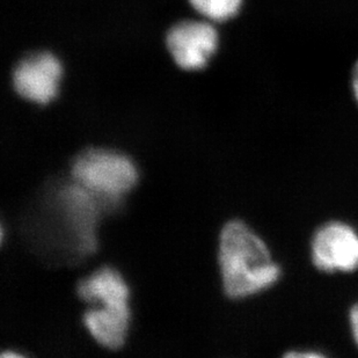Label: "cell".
Here are the masks:
<instances>
[{"label":"cell","instance_id":"1","mask_svg":"<svg viewBox=\"0 0 358 358\" xmlns=\"http://www.w3.org/2000/svg\"><path fill=\"white\" fill-rule=\"evenodd\" d=\"M220 264L224 290L243 298L271 287L280 278L278 264L264 240L241 222H230L220 234Z\"/></svg>","mask_w":358,"mask_h":358},{"label":"cell","instance_id":"2","mask_svg":"<svg viewBox=\"0 0 358 358\" xmlns=\"http://www.w3.org/2000/svg\"><path fill=\"white\" fill-rule=\"evenodd\" d=\"M72 176L84 189L116 197L137 182V171L127 157L106 150H88L72 166Z\"/></svg>","mask_w":358,"mask_h":358},{"label":"cell","instance_id":"3","mask_svg":"<svg viewBox=\"0 0 358 358\" xmlns=\"http://www.w3.org/2000/svg\"><path fill=\"white\" fill-rule=\"evenodd\" d=\"M166 45L176 64L186 71L206 68L218 47V33L202 21H182L169 29Z\"/></svg>","mask_w":358,"mask_h":358},{"label":"cell","instance_id":"4","mask_svg":"<svg viewBox=\"0 0 358 358\" xmlns=\"http://www.w3.org/2000/svg\"><path fill=\"white\" fill-rule=\"evenodd\" d=\"M63 66L55 55L43 51L24 58L14 69V90L21 98L47 105L52 101L61 84Z\"/></svg>","mask_w":358,"mask_h":358},{"label":"cell","instance_id":"5","mask_svg":"<svg viewBox=\"0 0 358 358\" xmlns=\"http://www.w3.org/2000/svg\"><path fill=\"white\" fill-rule=\"evenodd\" d=\"M312 260L322 271H354L358 268V234L352 227L331 222L320 227L312 241Z\"/></svg>","mask_w":358,"mask_h":358},{"label":"cell","instance_id":"6","mask_svg":"<svg viewBox=\"0 0 358 358\" xmlns=\"http://www.w3.org/2000/svg\"><path fill=\"white\" fill-rule=\"evenodd\" d=\"M101 305L103 308L91 310L84 315L85 326L100 345L110 349L119 348L128 331V304Z\"/></svg>","mask_w":358,"mask_h":358},{"label":"cell","instance_id":"7","mask_svg":"<svg viewBox=\"0 0 358 358\" xmlns=\"http://www.w3.org/2000/svg\"><path fill=\"white\" fill-rule=\"evenodd\" d=\"M79 297L93 304H128L129 290L115 271L103 268L80 282Z\"/></svg>","mask_w":358,"mask_h":358},{"label":"cell","instance_id":"8","mask_svg":"<svg viewBox=\"0 0 358 358\" xmlns=\"http://www.w3.org/2000/svg\"><path fill=\"white\" fill-rule=\"evenodd\" d=\"M194 10L210 20H230L239 13L243 0H189Z\"/></svg>","mask_w":358,"mask_h":358},{"label":"cell","instance_id":"9","mask_svg":"<svg viewBox=\"0 0 358 358\" xmlns=\"http://www.w3.org/2000/svg\"><path fill=\"white\" fill-rule=\"evenodd\" d=\"M350 324H352V335L358 347V304H356L350 311Z\"/></svg>","mask_w":358,"mask_h":358},{"label":"cell","instance_id":"10","mask_svg":"<svg viewBox=\"0 0 358 358\" xmlns=\"http://www.w3.org/2000/svg\"><path fill=\"white\" fill-rule=\"evenodd\" d=\"M352 84L354 96H355L356 101L358 103V61L356 62V64L354 65V69H352Z\"/></svg>","mask_w":358,"mask_h":358},{"label":"cell","instance_id":"11","mask_svg":"<svg viewBox=\"0 0 358 358\" xmlns=\"http://www.w3.org/2000/svg\"><path fill=\"white\" fill-rule=\"evenodd\" d=\"M322 354L318 352H289L287 354V357H322Z\"/></svg>","mask_w":358,"mask_h":358}]
</instances>
